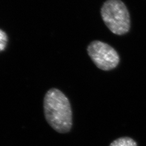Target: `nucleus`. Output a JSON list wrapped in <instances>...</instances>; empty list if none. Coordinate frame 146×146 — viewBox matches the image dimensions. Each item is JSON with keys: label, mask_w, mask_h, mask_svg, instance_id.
<instances>
[{"label": "nucleus", "mask_w": 146, "mask_h": 146, "mask_svg": "<svg viewBox=\"0 0 146 146\" xmlns=\"http://www.w3.org/2000/svg\"><path fill=\"white\" fill-rule=\"evenodd\" d=\"M44 112L48 124L60 133L69 132L72 127V111L67 96L58 89L47 92L44 99Z\"/></svg>", "instance_id": "1"}, {"label": "nucleus", "mask_w": 146, "mask_h": 146, "mask_svg": "<svg viewBox=\"0 0 146 146\" xmlns=\"http://www.w3.org/2000/svg\"><path fill=\"white\" fill-rule=\"evenodd\" d=\"M109 146H137V144L132 138L125 136L114 140Z\"/></svg>", "instance_id": "4"}, {"label": "nucleus", "mask_w": 146, "mask_h": 146, "mask_svg": "<svg viewBox=\"0 0 146 146\" xmlns=\"http://www.w3.org/2000/svg\"><path fill=\"white\" fill-rule=\"evenodd\" d=\"M8 42V37L5 32L0 29V52L5 49Z\"/></svg>", "instance_id": "5"}, {"label": "nucleus", "mask_w": 146, "mask_h": 146, "mask_svg": "<svg viewBox=\"0 0 146 146\" xmlns=\"http://www.w3.org/2000/svg\"><path fill=\"white\" fill-rule=\"evenodd\" d=\"M89 56L98 68L105 71L116 67L120 61L119 54L109 44L100 41L91 42L87 48Z\"/></svg>", "instance_id": "3"}, {"label": "nucleus", "mask_w": 146, "mask_h": 146, "mask_svg": "<svg viewBox=\"0 0 146 146\" xmlns=\"http://www.w3.org/2000/svg\"><path fill=\"white\" fill-rule=\"evenodd\" d=\"M101 15L106 25L113 33L121 35L130 28V17L125 5L120 0H108L101 8Z\"/></svg>", "instance_id": "2"}]
</instances>
